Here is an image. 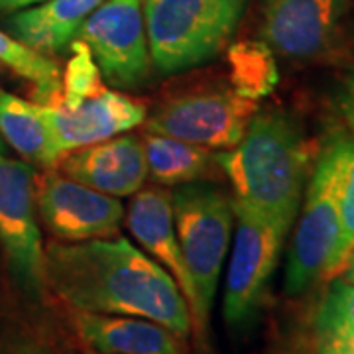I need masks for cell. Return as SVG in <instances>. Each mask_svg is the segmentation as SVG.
<instances>
[{
	"instance_id": "obj_19",
	"label": "cell",
	"mask_w": 354,
	"mask_h": 354,
	"mask_svg": "<svg viewBox=\"0 0 354 354\" xmlns=\"http://www.w3.org/2000/svg\"><path fill=\"white\" fill-rule=\"evenodd\" d=\"M325 144L335 162L339 223H341L337 250L333 254V260L327 270V278H335L346 268L354 252V138L341 127L330 132Z\"/></svg>"
},
{
	"instance_id": "obj_17",
	"label": "cell",
	"mask_w": 354,
	"mask_h": 354,
	"mask_svg": "<svg viewBox=\"0 0 354 354\" xmlns=\"http://www.w3.org/2000/svg\"><path fill=\"white\" fill-rule=\"evenodd\" d=\"M0 136L30 164L53 169L62 160L44 104L0 88Z\"/></svg>"
},
{
	"instance_id": "obj_22",
	"label": "cell",
	"mask_w": 354,
	"mask_h": 354,
	"mask_svg": "<svg viewBox=\"0 0 354 354\" xmlns=\"http://www.w3.org/2000/svg\"><path fill=\"white\" fill-rule=\"evenodd\" d=\"M0 64L10 67L14 73L36 85V97L39 104H48L62 93L59 67L48 55L28 48L20 39L4 34L2 30H0Z\"/></svg>"
},
{
	"instance_id": "obj_13",
	"label": "cell",
	"mask_w": 354,
	"mask_h": 354,
	"mask_svg": "<svg viewBox=\"0 0 354 354\" xmlns=\"http://www.w3.org/2000/svg\"><path fill=\"white\" fill-rule=\"evenodd\" d=\"M55 169L113 197L136 195L148 179L144 142L132 134L114 136L64 153Z\"/></svg>"
},
{
	"instance_id": "obj_20",
	"label": "cell",
	"mask_w": 354,
	"mask_h": 354,
	"mask_svg": "<svg viewBox=\"0 0 354 354\" xmlns=\"http://www.w3.org/2000/svg\"><path fill=\"white\" fill-rule=\"evenodd\" d=\"M230 88L244 99L260 102L279 83L276 53L262 39H241L227 48Z\"/></svg>"
},
{
	"instance_id": "obj_26",
	"label": "cell",
	"mask_w": 354,
	"mask_h": 354,
	"mask_svg": "<svg viewBox=\"0 0 354 354\" xmlns=\"http://www.w3.org/2000/svg\"><path fill=\"white\" fill-rule=\"evenodd\" d=\"M344 272V281H348V283H354V252L353 256H351V260H348V264H346V268L342 270Z\"/></svg>"
},
{
	"instance_id": "obj_8",
	"label": "cell",
	"mask_w": 354,
	"mask_h": 354,
	"mask_svg": "<svg viewBox=\"0 0 354 354\" xmlns=\"http://www.w3.org/2000/svg\"><path fill=\"white\" fill-rule=\"evenodd\" d=\"M258 113V102L232 88H205L165 101L146 120L148 132L183 140L207 150H230Z\"/></svg>"
},
{
	"instance_id": "obj_6",
	"label": "cell",
	"mask_w": 354,
	"mask_h": 354,
	"mask_svg": "<svg viewBox=\"0 0 354 354\" xmlns=\"http://www.w3.org/2000/svg\"><path fill=\"white\" fill-rule=\"evenodd\" d=\"M232 209L236 230L228 256L223 317L228 327L241 329L260 309L291 227L239 207Z\"/></svg>"
},
{
	"instance_id": "obj_27",
	"label": "cell",
	"mask_w": 354,
	"mask_h": 354,
	"mask_svg": "<svg viewBox=\"0 0 354 354\" xmlns=\"http://www.w3.org/2000/svg\"><path fill=\"white\" fill-rule=\"evenodd\" d=\"M0 153H4V140L0 136Z\"/></svg>"
},
{
	"instance_id": "obj_18",
	"label": "cell",
	"mask_w": 354,
	"mask_h": 354,
	"mask_svg": "<svg viewBox=\"0 0 354 354\" xmlns=\"http://www.w3.org/2000/svg\"><path fill=\"white\" fill-rule=\"evenodd\" d=\"M146 167L153 183L179 187L201 181L218 164V156L183 140L148 132L144 140Z\"/></svg>"
},
{
	"instance_id": "obj_24",
	"label": "cell",
	"mask_w": 354,
	"mask_h": 354,
	"mask_svg": "<svg viewBox=\"0 0 354 354\" xmlns=\"http://www.w3.org/2000/svg\"><path fill=\"white\" fill-rule=\"evenodd\" d=\"M335 109L342 120V128L354 138V71L341 77L339 85L335 88Z\"/></svg>"
},
{
	"instance_id": "obj_12",
	"label": "cell",
	"mask_w": 354,
	"mask_h": 354,
	"mask_svg": "<svg viewBox=\"0 0 354 354\" xmlns=\"http://www.w3.org/2000/svg\"><path fill=\"white\" fill-rule=\"evenodd\" d=\"M51 134L62 156L83 146L114 138L146 120V109L124 93L101 88L75 106L44 104Z\"/></svg>"
},
{
	"instance_id": "obj_25",
	"label": "cell",
	"mask_w": 354,
	"mask_h": 354,
	"mask_svg": "<svg viewBox=\"0 0 354 354\" xmlns=\"http://www.w3.org/2000/svg\"><path fill=\"white\" fill-rule=\"evenodd\" d=\"M39 2H44V0H0V12H18V10L30 8Z\"/></svg>"
},
{
	"instance_id": "obj_1",
	"label": "cell",
	"mask_w": 354,
	"mask_h": 354,
	"mask_svg": "<svg viewBox=\"0 0 354 354\" xmlns=\"http://www.w3.org/2000/svg\"><path fill=\"white\" fill-rule=\"evenodd\" d=\"M46 283L75 311L144 317L189 337V305L176 279L122 236L51 242Z\"/></svg>"
},
{
	"instance_id": "obj_14",
	"label": "cell",
	"mask_w": 354,
	"mask_h": 354,
	"mask_svg": "<svg viewBox=\"0 0 354 354\" xmlns=\"http://www.w3.org/2000/svg\"><path fill=\"white\" fill-rule=\"evenodd\" d=\"M127 225L130 234L138 241L144 252L176 279L191 313L195 307V288L177 241L171 193L162 185L140 189L136 195H132Z\"/></svg>"
},
{
	"instance_id": "obj_2",
	"label": "cell",
	"mask_w": 354,
	"mask_h": 354,
	"mask_svg": "<svg viewBox=\"0 0 354 354\" xmlns=\"http://www.w3.org/2000/svg\"><path fill=\"white\" fill-rule=\"evenodd\" d=\"M299 122L279 109L254 114L241 142L218 156L232 185V207L293 225L311 164Z\"/></svg>"
},
{
	"instance_id": "obj_10",
	"label": "cell",
	"mask_w": 354,
	"mask_h": 354,
	"mask_svg": "<svg viewBox=\"0 0 354 354\" xmlns=\"http://www.w3.org/2000/svg\"><path fill=\"white\" fill-rule=\"evenodd\" d=\"M0 246L18 283L32 295L46 288V250L36 221L32 165L0 153Z\"/></svg>"
},
{
	"instance_id": "obj_16",
	"label": "cell",
	"mask_w": 354,
	"mask_h": 354,
	"mask_svg": "<svg viewBox=\"0 0 354 354\" xmlns=\"http://www.w3.org/2000/svg\"><path fill=\"white\" fill-rule=\"evenodd\" d=\"M104 0H44L18 10L10 18L14 36L28 48L48 53H64L95 8Z\"/></svg>"
},
{
	"instance_id": "obj_5",
	"label": "cell",
	"mask_w": 354,
	"mask_h": 354,
	"mask_svg": "<svg viewBox=\"0 0 354 354\" xmlns=\"http://www.w3.org/2000/svg\"><path fill=\"white\" fill-rule=\"evenodd\" d=\"M341 234L335 162L327 144L317 156L309 177L304 213L291 239L283 290L288 295H301L327 278L333 254Z\"/></svg>"
},
{
	"instance_id": "obj_23",
	"label": "cell",
	"mask_w": 354,
	"mask_h": 354,
	"mask_svg": "<svg viewBox=\"0 0 354 354\" xmlns=\"http://www.w3.org/2000/svg\"><path fill=\"white\" fill-rule=\"evenodd\" d=\"M69 48H71V57L67 62L65 77L62 79V93L48 104L59 102L65 106H75L85 97H91L104 88L101 83V71L87 46L79 39H73Z\"/></svg>"
},
{
	"instance_id": "obj_15",
	"label": "cell",
	"mask_w": 354,
	"mask_h": 354,
	"mask_svg": "<svg viewBox=\"0 0 354 354\" xmlns=\"http://www.w3.org/2000/svg\"><path fill=\"white\" fill-rule=\"evenodd\" d=\"M73 325L81 341L99 354H185L183 339L144 317L73 309Z\"/></svg>"
},
{
	"instance_id": "obj_21",
	"label": "cell",
	"mask_w": 354,
	"mask_h": 354,
	"mask_svg": "<svg viewBox=\"0 0 354 354\" xmlns=\"http://www.w3.org/2000/svg\"><path fill=\"white\" fill-rule=\"evenodd\" d=\"M317 354H354V283L335 279L315 317Z\"/></svg>"
},
{
	"instance_id": "obj_3",
	"label": "cell",
	"mask_w": 354,
	"mask_h": 354,
	"mask_svg": "<svg viewBox=\"0 0 354 354\" xmlns=\"http://www.w3.org/2000/svg\"><path fill=\"white\" fill-rule=\"evenodd\" d=\"M142 6L152 65L174 75L228 48L248 0H144Z\"/></svg>"
},
{
	"instance_id": "obj_9",
	"label": "cell",
	"mask_w": 354,
	"mask_h": 354,
	"mask_svg": "<svg viewBox=\"0 0 354 354\" xmlns=\"http://www.w3.org/2000/svg\"><path fill=\"white\" fill-rule=\"evenodd\" d=\"M77 39L113 87L134 88L148 81L153 65L142 0H104L83 22Z\"/></svg>"
},
{
	"instance_id": "obj_7",
	"label": "cell",
	"mask_w": 354,
	"mask_h": 354,
	"mask_svg": "<svg viewBox=\"0 0 354 354\" xmlns=\"http://www.w3.org/2000/svg\"><path fill=\"white\" fill-rule=\"evenodd\" d=\"M351 0H262L260 39L293 62H325L344 50Z\"/></svg>"
},
{
	"instance_id": "obj_4",
	"label": "cell",
	"mask_w": 354,
	"mask_h": 354,
	"mask_svg": "<svg viewBox=\"0 0 354 354\" xmlns=\"http://www.w3.org/2000/svg\"><path fill=\"white\" fill-rule=\"evenodd\" d=\"M171 205L177 241L195 288L191 327L203 339L230 246L232 199L209 183L195 181L179 185L171 193Z\"/></svg>"
},
{
	"instance_id": "obj_11",
	"label": "cell",
	"mask_w": 354,
	"mask_h": 354,
	"mask_svg": "<svg viewBox=\"0 0 354 354\" xmlns=\"http://www.w3.org/2000/svg\"><path fill=\"white\" fill-rule=\"evenodd\" d=\"M36 207L44 225L62 242L113 236L124 218L118 197L79 183L59 171L36 179Z\"/></svg>"
}]
</instances>
